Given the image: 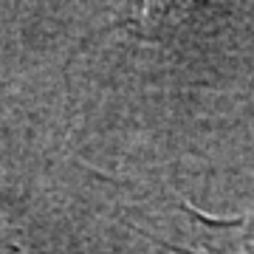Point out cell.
<instances>
[{
	"mask_svg": "<svg viewBox=\"0 0 254 254\" xmlns=\"http://www.w3.org/2000/svg\"><path fill=\"white\" fill-rule=\"evenodd\" d=\"M167 220L155 240H164L184 254H254V212L246 218H209L190 203H178L175 212L155 215Z\"/></svg>",
	"mask_w": 254,
	"mask_h": 254,
	"instance_id": "cell-1",
	"label": "cell"
}]
</instances>
